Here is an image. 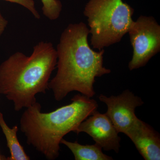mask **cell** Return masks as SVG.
<instances>
[{
  "instance_id": "1",
  "label": "cell",
  "mask_w": 160,
  "mask_h": 160,
  "mask_svg": "<svg viewBox=\"0 0 160 160\" xmlns=\"http://www.w3.org/2000/svg\"><path fill=\"white\" fill-rule=\"evenodd\" d=\"M89 33L86 24L81 22L69 24L61 34L56 49L57 72L49 83L58 102L72 91L92 98L96 78L111 72L103 66L104 49L96 52L89 46Z\"/></svg>"
},
{
  "instance_id": "2",
  "label": "cell",
  "mask_w": 160,
  "mask_h": 160,
  "mask_svg": "<svg viewBox=\"0 0 160 160\" xmlns=\"http://www.w3.org/2000/svg\"><path fill=\"white\" fill-rule=\"evenodd\" d=\"M57 58L52 43L41 42L30 56L17 52L1 64L0 93L13 103L15 111L36 102L38 93H46Z\"/></svg>"
},
{
  "instance_id": "3",
  "label": "cell",
  "mask_w": 160,
  "mask_h": 160,
  "mask_svg": "<svg viewBox=\"0 0 160 160\" xmlns=\"http://www.w3.org/2000/svg\"><path fill=\"white\" fill-rule=\"evenodd\" d=\"M97 101L82 94L72 98L71 102L49 112L41 111L37 102L26 108L20 119V129L29 146L49 160L59 155L62 139L74 132L83 121L97 110Z\"/></svg>"
},
{
  "instance_id": "4",
  "label": "cell",
  "mask_w": 160,
  "mask_h": 160,
  "mask_svg": "<svg viewBox=\"0 0 160 160\" xmlns=\"http://www.w3.org/2000/svg\"><path fill=\"white\" fill-rule=\"evenodd\" d=\"M134 11L122 0H89L83 13L88 20L92 47L101 50L120 42L129 31Z\"/></svg>"
},
{
  "instance_id": "5",
  "label": "cell",
  "mask_w": 160,
  "mask_h": 160,
  "mask_svg": "<svg viewBox=\"0 0 160 160\" xmlns=\"http://www.w3.org/2000/svg\"><path fill=\"white\" fill-rule=\"evenodd\" d=\"M128 33L133 54L128 67L129 70L146 66L160 50V26L154 18L140 16L133 21Z\"/></svg>"
},
{
  "instance_id": "6",
  "label": "cell",
  "mask_w": 160,
  "mask_h": 160,
  "mask_svg": "<svg viewBox=\"0 0 160 160\" xmlns=\"http://www.w3.org/2000/svg\"><path fill=\"white\" fill-rule=\"evenodd\" d=\"M99 99L107 106V110L105 113L118 132L125 134L138 119L135 112L136 108L144 104L141 98L135 95L128 89L116 96L112 95L108 97L101 94Z\"/></svg>"
},
{
  "instance_id": "7",
  "label": "cell",
  "mask_w": 160,
  "mask_h": 160,
  "mask_svg": "<svg viewBox=\"0 0 160 160\" xmlns=\"http://www.w3.org/2000/svg\"><path fill=\"white\" fill-rule=\"evenodd\" d=\"M79 134L84 132L89 135L102 149L106 151H119L121 138L119 132L106 113L95 110L83 121L74 130Z\"/></svg>"
},
{
  "instance_id": "8",
  "label": "cell",
  "mask_w": 160,
  "mask_h": 160,
  "mask_svg": "<svg viewBox=\"0 0 160 160\" xmlns=\"http://www.w3.org/2000/svg\"><path fill=\"white\" fill-rule=\"evenodd\" d=\"M125 135L144 159H160V134L149 124L138 118Z\"/></svg>"
},
{
  "instance_id": "9",
  "label": "cell",
  "mask_w": 160,
  "mask_h": 160,
  "mask_svg": "<svg viewBox=\"0 0 160 160\" xmlns=\"http://www.w3.org/2000/svg\"><path fill=\"white\" fill-rule=\"evenodd\" d=\"M61 144H63L73 153L75 160H112L111 157L104 154L102 147L97 144L82 145L77 141L70 142L62 139Z\"/></svg>"
},
{
  "instance_id": "10",
  "label": "cell",
  "mask_w": 160,
  "mask_h": 160,
  "mask_svg": "<svg viewBox=\"0 0 160 160\" xmlns=\"http://www.w3.org/2000/svg\"><path fill=\"white\" fill-rule=\"evenodd\" d=\"M0 127L6 137L7 145L10 152L8 160H29L30 157L26 154L17 137L18 127L15 126L10 128L7 125L2 112H0Z\"/></svg>"
},
{
  "instance_id": "11",
  "label": "cell",
  "mask_w": 160,
  "mask_h": 160,
  "mask_svg": "<svg viewBox=\"0 0 160 160\" xmlns=\"http://www.w3.org/2000/svg\"><path fill=\"white\" fill-rule=\"evenodd\" d=\"M43 14L49 20L54 21L60 17L62 5L59 0H41Z\"/></svg>"
},
{
  "instance_id": "12",
  "label": "cell",
  "mask_w": 160,
  "mask_h": 160,
  "mask_svg": "<svg viewBox=\"0 0 160 160\" xmlns=\"http://www.w3.org/2000/svg\"><path fill=\"white\" fill-rule=\"evenodd\" d=\"M12 3H16L25 7L31 12L36 19H39L41 16L36 9L34 0H4Z\"/></svg>"
},
{
  "instance_id": "13",
  "label": "cell",
  "mask_w": 160,
  "mask_h": 160,
  "mask_svg": "<svg viewBox=\"0 0 160 160\" xmlns=\"http://www.w3.org/2000/svg\"><path fill=\"white\" fill-rule=\"evenodd\" d=\"M8 24V21L3 16L2 12L0 11V37L5 31Z\"/></svg>"
},
{
  "instance_id": "14",
  "label": "cell",
  "mask_w": 160,
  "mask_h": 160,
  "mask_svg": "<svg viewBox=\"0 0 160 160\" xmlns=\"http://www.w3.org/2000/svg\"><path fill=\"white\" fill-rule=\"evenodd\" d=\"M2 158H4V160H6V159L5 158H3L2 157V156H1V154H0V160H3Z\"/></svg>"
}]
</instances>
